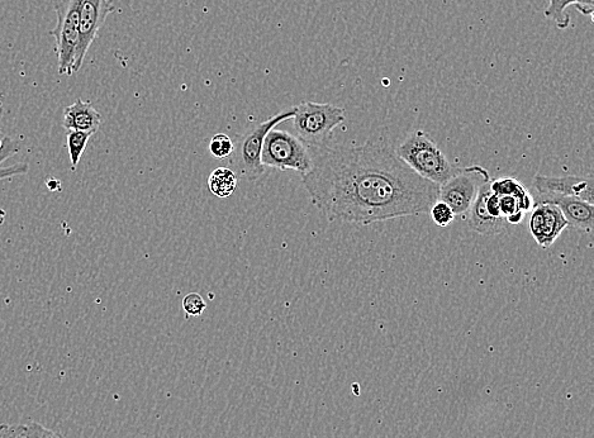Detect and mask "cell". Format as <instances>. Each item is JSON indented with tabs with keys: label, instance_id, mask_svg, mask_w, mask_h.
Instances as JSON below:
<instances>
[{
	"label": "cell",
	"instance_id": "cb8c5ba5",
	"mask_svg": "<svg viewBox=\"0 0 594 438\" xmlns=\"http://www.w3.org/2000/svg\"><path fill=\"white\" fill-rule=\"evenodd\" d=\"M0 114H2V102H0Z\"/></svg>",
	"mask_w": 594,
	"mask_h": 438
},
{
	"label": "cell",
	"instance_id": "5bb4252c",
	"mask_svg": "<svg viewBox=\"0 0 594 438\" xmlns=\"http://www.w3.org/2000/svg\"><path fill=\"white\" fill-rule=\"evenodd\" d=\"M576 6L584 16H592L594 11V0H549V7L546 8L545 17L554 21L560 30H567L570 26V18L565 14L569 6Z\"/></svg>",
	"mask_w": 594,
	"mask_h": 438
},
{
	"label": "cell",
	"instance_id": "277c9868",
	"mask_svg": "<svg viewBox=\"0 0 594 438\" xmlns=\"http://www.w3.org/2000/svg\"><path fill=\"white\" fill-rule=\"evenodd\" d=\"M293 114V108L291 111L279 113L277 116L270 117L266 121L259 123V125L247 128L244 133L236 138L230 161L242 178L255 182L264 174L265 168L261 163V152H263L265 137L274 127L288 121V119H292Z\"/></svg>",
	"mask_w": 594,
	"mask_h": 438
},
{
	"label": "cell",
	"instance_id": "4fadbf2b",
	"mask_svg": "<svg viewBox=\"0 0 594 438\" xmlns=\"http://www.w3.org/2000/svg\"><path fill=\"white\" fill-rule=\"evenodd\" d=\"M102 125L101 113L90 102L78 99L64 109L63 126L68 131H82L94 135Z\"/></svg>",
	"mask_w": 594,
	"mask_h": 438
},
{
	"label": "cell",
	"instance_id": "30bf717a",
	"mask_svg": "<svg viewBox=\"0 0 594 438\" xmlns=\"http://www.w3.org/2000/svg\"><path fill=\"white\" fill-rule=\"evenodd\" d=\"M530 232L541 249H549L569 227L567 219L554 204H535L530 218Z\"/></svg>",
	"mask_w": 594,
	"mask_h": 438
},
{
	"label": "cell",
	"instance_id": "e0dca14e",
	"mask_svg": "<svg viewBox=\"0 0 594 438\" xmlns=\"http://www.w3.org/2000/svg\"><path fill=\"white\" fill-rule=\"evenodd\" d=\"M18 151V144L16 141H13L12 138L4 137L2 142H0V180L28 173L27 164H17L9 166V168H4V166H2L8 157L17 154Z\"/></svg>",
	"mask_w": 594,
	"mask_h": 438
},
{
	"label": "cell",
	"instance_id": "5b68a950",
	"mask_svg": "<svg viewBox=\"0 0 594 438\" xmlns=\"http://www.w3.org/2000/svg\"><path fill=\"white\" fill-rule=\"evenodd\" d=\"M261 163L264 168L294 170L304 175L312 169L311 149L291 132L274 127L265 137Z\"/></svg>",
	"mask_w": 594,
	"mask_h": 438
},
{
	"label": "cell",
	"instance_id": "3957f363",
	"mask_svg": "<svg viewBox=\"0 0 594 438\" xmlns=\"http://www.w3.org/2000/svg\"><path fill=\"white\" fill-rule=\"evenodd\" d=\"M293 112L294 132L311 149L329 146L335 128L345 122V109L332 104L303 102Z\"/></svg>",
	"mask_w": 594,
	"mask_h": 438
},
{
	"label": "cell",
	"instance_id": "8fae6325",
	"mask_svg": "<svg viewBox=\"0 0 594 438\" xmlns=\"http://www.w3.org/2000/svg\"><path fill=\"white\" fill-rule=\"evenodd\" d=\"M535 204L550 203L554 204L563 213L567 219L569 227L577 228L579 231L592 232L594 222V206L591 203L584 202L579 198L559 197V195H546L538 197L536 195Z\"/></svg>",
	"mask_w": 594,
	"mask_h": 438
},
{
	"label": "cell",
	"instance_id": "ba28073f",
	"mask_svg": "<svg viewBox=\"0 0 594 438\" xmlns=\"http://www.w3.org/2000/svg\"><path fill=\"white\" fill-rule=\"evenodd\" d=\"M114 12V7L109 0H84L80 11L79 41L76 47L74 74L82 69L85 57L90 46L106 22L109 14Z\"/></svg>",
	"mask_w": 594,
	"mask_h": 438
},
{
	"label": "cell",
	"instance_id": "8992f818",
	"mask_svg": "<svg viewBox=\"0 0 594 438\" xmlns=\"http://www.w3.org/2000/svg\"><path fill=\"white\" fill-rule=\"evenodd\" d=\"M84 0H54L57 23L50 32L55 37V50L60 75H74L76 47L79 41L80 11Z\"/></svg>",
	"mask_w": 594,
	"mask_h": 438
},
{
	"label": "cell",
	"instance_id": "ffe728a7",
	"mask_svg": "<svg viewBox=\"0 0 594 438\" xmlns=\"http://www.w3.org/2000/svg\"><path fill=\"white\" fill-rule=\"evenodd\" d=\"M429 213L432 221L435 222V225L441 228L451 225L456 217L453 209H451L448 204L441 201H437L434 206L431 207Z\"/></svg>",
	"mask_w": 594,
	"mask_h": 438
},
{
	"label": "cell",
	"instance_id": "9a60e30c",
	"mask_svg": "<svg viewBox=\"0 0 594 438\" xmlns=\"http://www.w3.org/2000/svg\"><path fill=\"white\" fill-rule=\"evenodd\" d=\"M491 189L497 197H502V195H512V197L519 199L522 212L524 213L531 212L535 207L534 197H532L529 190L515 178L491 180Z\"/></svg>",
	"mask_w": 594,
	"mask_h": 438
},
{
	"label": "cell",
	"instance_id": "d6986e66",
	"mask_svg": "<svg viewBox=\"0 0 594 438\" xmlns=\"http://www.w3.org/2000/svg\"><path fill=\"white\" fill-rule=\"evenodd\" d=\"M232 151H234V141L231 140L230 136L225 135V133H218L209 142V152L217 160L227 159V157L231 156Z\"/></svg>",
	"mask_w": 594,
	"mask_h": 438
},
{
	"label": "cell",
	"instance_id": "52a82bcc",
	"mask_svg": "<svg viewBox=\"0 0 594 438\" xmlns=\"http://www.w3.org/2000/svg\"><path fill=\"white\" fill-rule=\"evenodd\" d=\"M491 182V175L482 166L459 169L453 178L440 185L439 201L448 204L455 216H465L473 206L479 189Z\"/></svg>",
	"mask_w": 594,
	"mask_h": 438
},
{
	"label": "cell",
	"instance_id": "ac0fdd59",
	"mask_svg": "<svg viewBox=\"0 0 594 438\" xmlns=\"http://www.w3.org/2000/svg\"><path fill=\"white\" fill-rule=\"evenodd\" d=\"M90 137H92L90 133L82 131L68 132V136H66V146H68L71 170L75 171L76 168H78L80 159H82L84 151L87 149Z\"/></svg>",
	"mask_w": 594,
	"mask_h": 438
},
{
	"label": "cell",
	"instance_id": "603a6c76",
	"mask_svg": "<svg viewBox=\"0 0 594 438\" xmlns=\"http://www.w3.org/2000/svg\"><path fill=\"white\" fill-rule=\"evenodd\" d=\"M0 438H26L23 435L22 425H0Z\"/></svg>",
	"mask_w": 594,
	"mask_h": 438
},
{
	"label": "cell",
	"instance_id": "9c48e42d",
	"mask_svg": "<svg viewBox=\"0 0 594 438\" xmlns=\"http://www.w3.org/2000/svg\"><path fill=\"white\" fill-rule=\"evenodd\" d=\"M532 185H534L538 197L559 195V197L579 198L584 202L594 203L593 175L545 176L538 174L532 180Z\"/></svg>",
	"mask_w": 594,
	"mask_h": 438
},
{
	"label": "cell",
	"instance_id": "2e32d148",
	"mask_svg": "<svg viewBox=\"0 0 594 438\" xmlns=\"http://www.w3.org/2000/svg\"><path fill=\"white\" fill-rule=\"evenodd\" d=\"M239 179L234 170L217 168L208 178V188L217 198L226 199L236 192Z\"/></svg>",
	"mask_w": 594,
	"mask_h": 438
},
{
	"label": "cell",
	"instance_id": "7c38bea8",
	"mask_svg": "<svg viewBox=\"0 0 594 438\" xmlns=\"http://www.w3.org/2000/svg\"><path fill=\"white\" fill-rule=\"evenodd\" d=\"M489 192H491V182L479 189L477 198L468 212V223L469 227L479 235L496 236L505 232L510 225L506 219L494 218L487 211L486 201Z\"/></svg>",
	"mask_w": 594,
	"mask_h": 438
},
{
	"label": "cell",
	"instance_id": "44dd1931",
	"mask_svg": "<svg viewBox=\"0 0 594 438\" xmlns=\"http://www.w3.org/2000/svg\"><path fill=\"white\" fill-rule=\"evenodd\" d=\"M206 308V301L198 293H190L183 299V309L187 317H201Z\"/></svg>",
	"mask_w": 594,
	"mask_h": 438
},
{
	"label": "cell",
	"instance_id": "6da1fadb",
	"mask_svg": "<svg viewBox=\"0 0 594 438\" xmlns=\"http://www.w3.org/2000/svg\"><path fill=\"white\" fill-rule=\"evenodd\" d=\"M311 154L302 182L330 221L369 226L429 213L439 201L440 185L418 176L382 142L318 147Z\"/></svg>",
	"mask_w": 594,
	"mask_h": 438
},
{
	"label": "cell",
	"instance_id": "7a4b0ae2",
	"mask_svg": "<svg viewBox=\"0 0 594 438\" xmlns=\"http://www.w3.org/2000/svg\"><path fill=\"white\" fill-rule=\"evenodd\" d=\"M396 152L408 168L437 185L448 182L459 171L424 131L412 133Z\"/></svg>",
	"mask_w": 594,
	"mask_h": 438
},
{
	"label": "cell",
	"instance_id": "7402d4cb",
	"mask_svg": "<svg viewBox=\"0 0 594 438\" xmlns=\"http://www.w3.org/2000/svg\"><path fill=\"white\" fill-rule=\"evenodd\" d=\"M22 430L26 438H65L60 433L49 430V428L35 421H30L26 425H22Z\"/></svg>",
	"mask_w": 594,
	"mask_h": 438
}]
</instances>
